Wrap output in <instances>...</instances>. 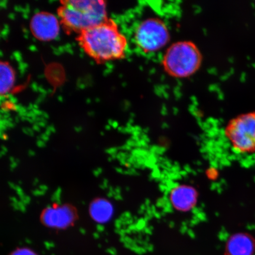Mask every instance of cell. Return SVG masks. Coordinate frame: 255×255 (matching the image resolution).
<instances>
[{"instance_id": "7a4b0ae2", "label": "cell", "mask_w": 255, "mask_h": 255, "mask_svg": "<svg viewBox=\"0 0 255 255\" xmlns=\"http://www.w3.org/2000/svg\"><path fill=\"white\" fill-rule=\"evenodd\" d=\"M57 15L67 33L78 34L106 20L107 4L101 0H65L60 1Z\"/></svg>"}, {"instance_id": "52a82bcc", "label": "cell", "mask_w": 255, "mask_h": 255, "mask_svg": "<svg viewBox=\"0 0 255 255\" xmlns=\"http://www.w3.org/2000/svg\"><path fill=\"white\" fill-rule=\"evenodd\" d=\"M76 219L75 210L66 205L47 207L41 215V221L47 227L62 229L69 227Z\"/></svg>"}, {"instance_id": "5b68a950", "label": "cell", "mask_w": 255, "mask_h": 255, "mask_svg": "<svg viewBox=\"0 0 255 255\" xmlns=\"http://www.w3.org/2000/svg\"><path fill=\"white\" fill-rule=\"evenodd\" d=\"M134 39L137 46L142 52L152 53L168 45L171 34L164 20L151 17L144 19L137 25Z\"/></svg>"}, {"instance_id": "9c48e42d", "label": "cell", "mask_w": 255, "mask_h": 255, "mask_svg": "<svg viewBox=\"0 0 255 255\" xmlns=\"http://www.w3.org/2000/svg\"><path fill=\"white\" fill-rule=\"evenodd\" d=\"M229 255H253L255 251L254 239L247 234H237L229 239L226 247Z\"/></svg>"}, {"instance_id": "30bf717a", "label": "cell", "mask_w": 255, "mask_h": 255, "mask_svg": "<svg viewBox=\"0 0 255 255\" xmlns=\"http://www.w3.org/2000/svg\"><path fill=\"white\" fill-rule=\"evenodd\" d=\"M89 214L95 222L107 223L114 215L113 204L106 199H95L89 206Z\"/></svg>"}, {"instance_id": "3957f363", "label": "cell", "mask_w": 255, "mask_h": 255, "mask_svg": "<svg viewBox=\"0 0 255 255\" xmlns=\"http://www.w3.org/2000/svg\"><path fill=\"white\" fill-rule=\"evenodd\" d=\"M203 55L193 41L182 40L171 44L165 50L161 66L168 76L186 79L193 76L202 65Z\"/></svg>"}, {"instance_id": "7c38bea8", "label": "cell", "mask_w": 255, "mask_h": 255, "mask_svg": "<svg viewBox=\"0 0 255 255\" xmlns=\"http://www.w3.org/2000/svg\"><path fill=\"white\" fill-rule=\"evenodd\" d=\"M10 255H37V254L29 248H21L12 252Z\"/></svg>"}, {"instance_id": "ba28073f", "label": "cell", "mask_w": 255, "mask_h": 255, "mask_svg": "<svg viewBox=\"0 0 255 255\" xmlns=\"http://www.w3.org/2000/svg\"><path fill=\"white\" fill-rule=\"evenodd\" d=\"M198 194L195 189L187 184H180L170 191V203L175 209L182 212H189L195 207Z\"/></svg>"}, {"instance_id": "6da1fadb", "label": "cell", "mask_w": 255, "mask_h": 255, "mask_svg": "<svg viewBox=\"0 0 255 255\" xmlns=\"http://www.w3.org/2000/svg\"><path fill=\"white\" fill-rule=\"evenodd\" d=\"M76 40L84 52L98 64L123 59L128 43L116 22L109 18L81 32Z\"/></svg>"}, {"instance_id": "277c9868", "label": "cell", "mask_w": 255, "mask_h": 255, "mask_svg": "<svg viewBox=\"0 0 255 255\" xmlns=\"http://www.w3.org/2000/svg\"><path fill=\"white\" fill-rule=\"evenodd\" d=\"M225 135L236 152L248 154L255 152V112L232 119L225 127Z\"/></svg>"}, {"instance_id": "8992f818", "label": "cell", "mask_w": 255, "mask_h": 255, "mask_svg": "<svg viewBox=\"0 0 255 255\" xmlns=\"http://www.w3.org/2000/svg\"><path fill=\"white\" fill-rule=\"evenodd\" d=\"M32 34L37 39L49 41L58 36L60 24L55 15L47 12H40L32 17L30 24Z\"/></svg>"}, {"instance_id": "8fae6325", "label": "cell", "mask_w": 255, "mask_h": 255, "mask_svg": "<svg viewBox=\"0 0 255 255\" xmlns=\"http://www.w3.org/2000/svg\"><path fill=\"white\" fill-rule=\"evenodd\" d=\"M0 91L1 95H4L7 94L13 87L14 72L8 63L2 61L0 64Z\"/></svg>"}]
</instances>
